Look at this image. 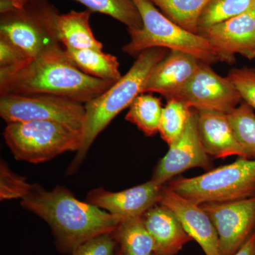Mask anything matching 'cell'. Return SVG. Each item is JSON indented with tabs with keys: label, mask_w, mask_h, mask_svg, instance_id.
I'll return each instance as SVG.
<instances>
[{
	"label": "cell",
	"mask_w": 255,
	"mask_h": 255,
	"mask_svg": "<svg viewBox=\"0 0 255 255\" xmlns=\"http://www.w3.org/2000/svg\"><path fill=\"white\" fill-rule=\"evenodd\" d=\"M21 206L48 223L57 248L64 254H73L79 246L95 236L114 232L124 220L79 200L62 186L47 191L33 184Z\"/></svg>",
	"instance_id": "obj_1"
},
{
	"label": "cell",
	"mask_w": 255,
	"mask_h": 255,
	"mask_svg": "<svg viewBox=\"0 0 255 255\" xmlns=\"http://www.w3.org/2000/svg\"><path fill=\"white\" fill-rule=\"evenodd\" d=\"M116 82L90 76L75 66L65 48L11 69L0 70V95H51L85 105Z\"/></svg>",
	"instance_id": "obj_2"
},
{
	"label": "cell",
	"mask_w": 255,
	"mask_h": 255,
	"mask_svg": "<svg viewBox=\"0 0 255 255\" xmlns=\"http://www.w3.org/2000/svg\"><path fill=\"white\" fill-rule=\"evenodd\" d=\"M168 50L154 48L142 52L126 75L107 91L85 104L83 139L67 170L68 175L78 171L99 134L120 112L130 107L137 96L143 93L151 72L168 54Z\"/></svg>",
	"instance_id": "obj_3"
},
{
	"label": "cell",
	"mask_w": 255,
	"mask_h": 255,
	"mask_svg": "<svg viewBox=\"0 0 255 255\" xmlns=\"http://www.w3.org/2000/svg\"><path fill=\"white\" fill-rule=\"evenodd\" d=\"M141 16L140 28H127L130 41L122 48L136 58L142 52L154 48L178 50L208 64L222 62V55L201 34L184 29L162 14L149 0H132Z\"/></svg>",
	"instance_id": "obj_4"
},
{
	"label": "cell",
	"mask_w": 255,
	"mask_h": 255,
	"mask_svg": "<svg viewBox=\"0 0 255 255\" xmlns=\"http://www.w3.org/2000/svg\"><path fill=\"white\" fill-rule=\"evenodd\" d=\"M0 36L31 59L63 49L58 34L60 12L48 0L21 5H0Z\"/></svg>",
	"instance_id": "obj_5"
},
{
	"label": "cell",
	"mask_w": 255,
	"mask_h": 255,
	"mask_svg": "<svg viewBox=\"0 0 255 255\" xmlns=\"http://www.w3.org/2000/svg\"><path fill=\"white\" fill-rule=\"evenodd\" d=\"M3 135L15 159L38 164L78 152L83 131L59 122L36 121L7 124Z\"/></svg>",
	"instance_id": "obj_6"
},
{
	"label": "cell",
	"mask_w": 255,
	"mask_h": 255,
	"mask_svg": "<svg viewBox=\"0 0 255 255\" xmlns=\"http://www.w3.org/2000/svg\"><path fill=\"white\" fill-rule=\"evenodd\" d=\"M167 187L198 204L242 200L255 196V159L239 157L205 174L180 178Z\"/></svg>",
	"instance_id": "obj_7"
},
{
	"label": "cell",
	"mask_w": 255,
	"mask_h": 255,
	"mask_svg": "<svg viewBox=\"0 0 255 255\" xmlns=\"http://www.w3.org/2000/svg\"><path fill=\"white\" fill-rule=\"evenodd\" d=\"M0 116L7 124L50 121L83 131L85 106L59 96L7 94L0 97Z\"/></svg>",
	"instance_id": "obj_8"
},
{
	"label": "cell",
	"mask_w": 255,
	"mask_h": 255,
	"mask_svg": "<svg viewBox=\"0 0 255 255\" xmlns=\"http://www.w3.org/2000/svg\"><path fill=\"white\" fill-rule=\"evenodd\" d=\"M197 111L229 114L242 103L239 92L232 81L218 75L210 64L201 62L197 70L174 98Z\"/></svg>",
	"instance_id": "obj_9"
},
{
	"label": "cell",
	"mask_w": 255,
	"mask_h": 255,
	"mask_svg": "<svg viewBox=\"0 0 255 255\" xmlns=\"http://www.w3.org/2000/svg\"><path fill=\"white\" fill-rule=\"evenodd\" d=\"M201 206L216 228L220 255L236 254L255 231V196Z\"/></svg>",
	"instance_id": "obj_10"
},
{
	"label": "cell",
	"mask_w": 255,
	"mask_h": 255,
	"mask_svg": "<svg viewBox=\"0 0 255 255\" xmlns=\"http://www.w3.org/2000/svg\"><path fill=\"white\" fill-rule=\"evenodd\" d=\"M169 147L168 152L155 167L152 179L160 185H164L174 176L188 169L211 167L210 156L204 150L199 136L197 112L194 109L184 132Z\"/></svg>",
	"instance_id": "obj_11"
},
{
	"label": "cell",
	"mask_w": 255,
	"mask_h": 255,
	"mask_svg": "<svg viewBox=\"0 0 255 255\" xmlns=\"http://www.w3.org/2000/svg\"><path fill=\"white\" fill-rule=\"evenodd\" d=\"M205 37L217 48L225 63L232 64L235 55L249 60L255 58V8L236 17L201 30Z\"/></svg>",
	"instance_id": "obj_12"
},
{
	"label": "cell",
	"mask_w": 255,
	"mask_h": 255,
	"mask_svg": "<svg viewBox=\"0 0 255 255\" xmlns=\"http://www.w3.org/2000/svg\"><path fill=\"white\" fill-rule=\"evenodd\" d=\"M163 186L151 179L140 185L117 192L97 188L88 193L86 201L124 220L141 217L146 211L158 204Z\"/></svg>",
	"instance_id": "obj_13"
},
{
	"label": "cell",
	"mask_w": 255,
	"mask_h": 255,
	"mask_svg": "<svg viewBox=\"0 0 255 255\" xmlns=\"http://www.w3.org/2000/svg\"><path fill=\"white\" fill-rule=\"evenodd\" d=\"M158 204L170 209L186 232L206 255H220L219 238L212 221L200 204L189 200L163 186Z\"/></svg>",
	"instance_id": "obj_14"
},
{
	"label": "cell",
	"mask_w": 255,
	"mask_h": 255,
	"mask_svg": "<svg viewBox=\"0 0 255 255\" xmlns=\"http://www.w3.org/2000/svg\"><path fill=\"white\" fill-rule=\"evenodd\" d=\"M201 62L184 52L169 50L151 72L143 93L155 92L166 100L174 98L195 73Z\"/></svg>",
	"instance_id": "obj_15"
},
{
	"label": "cell",
	"mask_w": 255,
	"mask_h": 255,
	"mask_svg": "<svg viewBox=\"0 0 255 255\" xmlns=\"http://www.w3.org/2000/svg\"><path fill=\"white\" fill-rule=\"evenodd\" d=\"M198 129L204 150L210 157L225 158L238 156L250 158L238 140L228 114L214 111H197Z\"/></svg>",
	"instance_id": "obj_16"
},
{
	"label": "cell",
	"mask_w": 255,
	"mask_h": 255,
	"mask_svg": "<svg viewBox=\"0 0 255 255\" xmlns=\"http://www.w3.org/2000/svg\"><path fill=\"white\" fill-rule=\"evenodd\" d=\"M155 245L156 255H176L191 241L174 213L155 204L141 216Z\"/></svg>",
	"instance_id": "obj_17"
},
{
	"label": "cell",
	"mask_w": 255,
	"mask_h": 255,
	"mask_svg": "<svg viewBox=\"0 0 255 255\" xmlns=\"http://www.w3.org/2000/svg\"><path fill=\"white\" fill-rule=\"evenodd\" d=\"M92 11L72 10L58 18L59 41L65 48L102 50L103 44L96 38L90 24Z\"/></svg>",
	"instance_id": "obj_18"
},
{
	"label": "cell",
	"mask_w": 255,
	"mask_h": 255,
	"mask_svg": "<svg viewBox=\"0 0 255 255\" xmlns=\"http://www.w3.org/2000/svg\"><path fill=\"white\" fill-rule=\"evenodd\" d=\"M68 58L84 73L101 80L117 82L122 78L118 58L95 49L65 48Z\"/></svg>",
	"instance_id": "obj_19"
},
{
	"label": "cell",
	"mask_w": 255,
	"mask_h": 255,
	"mask_svg": "<svg viewBox=\"0 0 255 255\" xmlns=\"http://www.w3.org/2000/svg\"><path fill=\"white\" fill-rule=\"evenodd\" d=\"M114 233L123 255H156L153 239L142 217L124 220Z\"/></svg>",
	"instance_id": "obj_20"
},
{
	"label": "cell",
	"mask_w": 255,
	"mask_h": 255,
	"mask_svg": "<svg viewBox=\"0 0 255 255\" xmlns=\"http://www.w3.org/2000/svg\"><path fill=\"white\" fill-rule=\"evenodd\" d=\"M171 21L199 34L201 14L211 0H149Z\"/></svg>",
	"instance_id": "obj_21"
},
{
	"label": "cell",
	"mask_w": 255,
	"mask_h": 255,
	"mask_svg": "<svg viewBox=\"0 0 255 255\" xmlns=\"http://www.w3.org/2000/svg\"><path fill=\"white\" fill-rule=\"evenodd\" d=\"M162 110L161 99L151 94L137 96L126 115V120L135 124L146 136L159 132Z\"/></svg>",
	"instance_id": "obj_22"
},
{
	"label": "cell",
	"mask_w": 255,
	"mask_h": 255,
	"mask_svg": "<svg viewBox=\"0 0 255 255\" xmlns=\"http://www.w3.org/2000/svg\"><path fill=\"white\" fill-rule=\"evenodd\" d=\"M92 12L108 15L124 23L127 28H140L141 16L132 0H75Z\"/></svg>",
	"instance_id": "obj_23"
},
{
	"label": "cell",
	"mask_w": 255,
	"mask_h": 255,
	"mask_svg": "<svg viewBox=\"0 0 255 255\" xmlns=\"http://www.w3.org/2000/svg\"><path fill=\"white\" fill-rule=\"evenodd\" d=\"M192 109L177 99L167 100L162 110L159 132L169 146L180 137L189 122Z\"/></svg>",
	"instance_id": "obj_24"
},
{
	"label": "cell",
	"mask_w": 255,
	"mask_h": 255,
	"mask_svg": "<svg viewBox=\"0 0 255 255\" xmlns=\"http://www.w3.org/2000/svg\"><path fill=\"white\" fill-rule=\"evenodd\" d=\"M255 8V0H211L201 14L199 34L201 30L236 17Z\"/></svg>",
	"instance_id": "obj_25"
},
{
	"label": "cell",
	"mask_w": 255,
	"mask_h": 255,
	"mask_svg": "<svg viewBox=\"0 0 255 255\" xmlns=\"http://www.w3.org/2000/svg\"><path fill=\"white\" fill-rule=\"evenodd\" d=\"M235 133L250 155L255 159V114L246 102H242L231 113L228 114Z\"/></svg>",
	"instance_id": "obj_26"
},
{
	"label": "cell",
	"mask_w": 255,
	"mask_h": 255,
	"mask_svg": "<svg viewBox=\"0 0 255 255\" xmlns=\"http://www.w3.org/2000/svg\"><path fill=\"white\" fill-rule=\"evenodd\" d=\"M33 184L27 179L14 173L4 161L0 164V199H22L30 192Z\"/></svg>",
	"instance_id": "obj_27"
},
{
	"label": "cell",
	"mask_w": 255,
	"mask_h": 255,
	"mask_svg": "<svg viewBox=\"0 0 255 255\" xmlns=\"http://www.w3.org/2000/svg\"><path fill=\"white\" fill-rule=\"evenodd\" d=\"M228 77L239 92L243 101L255 109V68L232 69Z\"/></svg>",
	"instance_id": "obj_28"
},
{
	"label": "cell",
	"mask_w": 255,
	"mask_h": 255,
	"mask_svg": "<svg viewBox=\"0 0 255 255\" xmlns=\"http://www.w3.org/2000/svg\"><path fill=\"white\" fill-rule=\"evenodd\" d=\"M117 244L114 232L103 233L82 243L72 255H115Z\"/></svg>",
	"instance_id": "obj_29"
},
{
	"label": "cell",
	"mask_w": 255,
	"mask_h": 255,
	"mask_svg": "<svg viewBox=\"0 0 255 255\" xmlns=\"http://www.w3.org/2000/svg\"><path fill=\"white\" fill-rule=\"evenodd\" d=\"M31 60L23 50L0 36V70L18 68Z\"/></svg>",
	"instance_id": "obj_30"
},
{
	"label": "cell",
	"mask_w": 255,
	"mask_h": 255,
	"mask_svg": "<svg viewBox=\"0 0 255 255\" xmlns=\"http://www.w3.org/2000/svg\"><path fill=\"white\" fill-rule=\"evenodd\" d=\"M234 255H255V231Z\"/></svg>",
	"instance_id": "obj_31"
},
{
	"label": "cell",
	"mask_w": 255,
	"mask_h": 255,
	"mask_svg": "<svg viewBox=\"0 0 255 255\" xmlns=\"http://www.w3.org/2000/svg\"><path fill=\"white\" fill-rule=\"evenodd\" d=\"M32 0H0V4L1 5H21L28 2Z\"/></svg>",
	"instance_id": "obj_32"
},
{
	"label": "cell",
	"mask_w": 255,
	"mask_h": 255,
	"mask_svg": "<svg viewBox=\"0 0 255 255\" xmlns=\"http://www.w3.org/2000/svg\"><path fill=\"white\" fill-rule=\"evenodd\" d=\"M117 255H123V253H122V251H119L118 252V253H117Z\"/></svg>",
	"instance_id": "obj_33"
}]
</instances>
